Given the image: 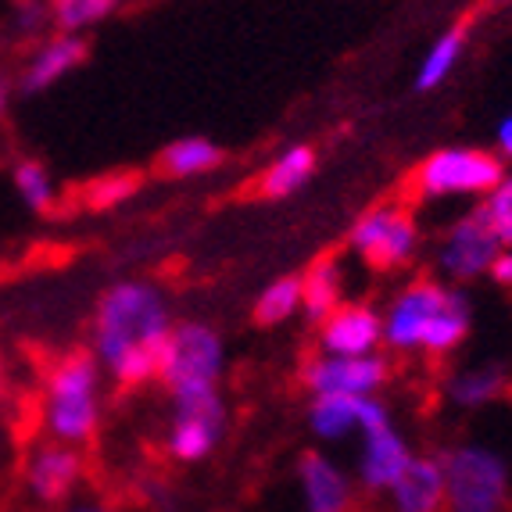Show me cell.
Masks as SVG:
<instances>
[{
	"mask_svg": "<svg viewBox=\"0 0 512 512\" xmlns=\"http://www.w3.org/2000/svg\"><path fill=\"white\" fill-rule=\"evenodd\" d=\"M169 330L172 308L162 287L147 280L111 283L90 319V355L119 387H144L147 380H158Z\"/></svg>",
	"mask_w": 512,
	"mask_h": 512,
	"instance_id": "cell-1",
	"label": "cell"
},
{
	"mask_svg": "<svg viewBox=\"0 0 512 512\" xmlns=\"http://www.w3.org/2000/svg\"><path fill=\"white\" fill-rule=\"evenodd\" d=\"M40 430L47 441L86 448L101 430V366L90 351H69L43 373Z\"/></svg>",
	"mask_w": 512,
	"mask_h": 512,
	"instance_id": "cell-2",
	"label": "cell"
},
{
	"mask_svg": "<svg viewBox=\"0 0 512 512\" xmlns=\"http://www.w3.org/2000/svg\"><path fill=\"white\" fill-rule=\"evenodd\" d=\"M444 505L452 512H505L509 505V470L491 448L462 444L441 455Z\"/></svg>",
	"mask_w": 512,
	"mask_h": 512,
	"instance_id": "cell-3",
	"label": "cell"
},
{
	"mask_svg": "<svg viewBox=\"0 0 512 512\" xmlns=\"http://www.w3.org/2000/svg\"><path fill=\"white\" fill-rule=\"evenodd\" d=\"M222 366H226V355H222V341L212 326L197 323V319L172 323L162 359H158V380L172 398L187 391L219 387Z\"/></svg>",
	"mask_w": 512,
	"mask_h": 512,
	"instance_id": "cell-4",
	"label": "cell"
},
{
	"mask_svg": "<svg viewBox=\"0 0 512 512\" xmlns=\"http://www.w3.org/2000/svg\"><path fill=\"white\" fill-rule=\"evenodd\" d=\"M505 180V162L480 147H441L416 169L423 197H487Z\"/></svg>",
	"mask_w": 512,
	"mask_h": 512,
	"instance_id": "cell-5",
	"label": "cell"
},
{
	"mask_svg": "<svg viewBox=\"0 0 512 512\" xmlns=\"http://www.w3.org/2000/svg\"><path fill=\"white\" fill-rule=\"evenodd\" d=\"M351 251L376 269V273H394L412 262L419 251V226L405 205H380L359 215L351 226Z\"/></svg>",
	"mask_w": 512,
	"mask_h": 512,
	"instance_id": "cell-6",
	"label": "cell"
},
{
	"mask_svg": "<svg viewBox=\"0 0 512 512\" xmlns=\"http://www.w3.org/2000/svg\"><path fill=\"white\" fill-rule=\"evenodd\" d=\"M176 412L169 427V455L176 462H201L215 452V444L226 434V405L219 387L176 394Z\"/></svg>",
	"mask_w": 512,
	"mask_h": 512,
	"instance_id": "cell-7",
	"label": "cell"
},
{
	"mask_svg": "<svg viewBox=\"0 0 512 512\" xmlns=\"http://www.w3.org/2000/svg\"><path fill=\"white\" fill-rule=\"evenodd\" d=\"M498 251H502V240L491 230V219H487L484 205H477L462 215L452 230H448V237L441 240V248H437V269H441L444 280L470 283L491 269Z\"/></svg>",
	"mask_w": 512,
	"mask_h": 512,
	"instance_id": "cell-8",
	"label": "cell"
},
{
	"mask_svg": "<svg viewBox=\"0 0 512 512\" xmlns=\"http://www.w3.org/2000/svg\"><path fill=\"white\" fill-rule=\"evenodd\" d=\"M448 294L452 287H441L434 280H416L409 283L398 298L391 301L384 316V344L394 351H423L427 333L434 330V323L441 319V312L448 308Z\"/></svg>",
	"mask_w": 512,
	"mask_h": 512,
	"instance_id": "cell-9",
	"label": "cell"
},
{
	"mask_svg": "<svg viewBox=\"0 0 512 512\" xmlns=\"http://www.w3.org/2000/svg\"><path fill=\"white\" fill-rule=\"evenodd\" d=\"M86 477V455L83 448H69L58 441H40L29 448L22 480H26L29 495L40 505H65L76 487Z\"/></svg>",
	"mask_w": 512,
	"mask_h": 512,
	"instance_id": "cell-10",
	"label": "cell"
},
{
	"mask_svg": "<svg viewBox=\"0 0 512 512\" xmlns=\"http://www.w3.org/2000/svg\"><path fill=\"white\" fill-rule=\"evenodd\" d=\"M391 366L380 355H359V359H337V355H319L301 369V384L319 394H348V398H369L387 384Z\"/></svg>",
	"mask_w": 512,
	"mask_h": 512,
	"instance_id": "cell-11",
	"label": "cell"
},
{
	"mask_svg": "<svg viewBox=\"0 0 512 512\" xmlns=\"http://www.w3.org/2000/svg\"><path fill=\"white\" fill-rule=\"evenodd\" d=\"M380 344H384V319L369 305H341L319 323L323 355L359 359V355H376Z\"/></svg>",
	"mask_w": 512,
	"mask_h": 512,
	"instance_id": "cell-12",
	"label": "cell"
},
{
	"mask_svg": "<svg viewBox=\"0 0 512 512\" xmlns=\"http://www.w3.org/2000/svg\"><path fill=\"white\" fill-rule=\"evenodd\" d=\"M387 409L376 398H348V394H319L308 405V427L316 430L323 441H344L351 434L384 423Z\"/></svg>",
	"mask_w": 512,
	"mask_h": 512,
	"instance_id": "cell-13",
	"label": "cell"
},
{
	"mask_svg": "<svg viewBox=\"0 0 512 512\" xmlns=\"http://www.w3.org/2000/svg\"><path fill=\"white\" fill-rule=\"evenodd\" d=\"M412 452L405 437L394 430L391 419L362 430V455H359V477L369 491H391L402 473L409 470Z\"/></svg>",
	"mask_w": 512,
	"mask_h": 512,
	"instance_id": "cell-14",
	"label": "cell"
},
{
	"mask_svg": "<svg viewBox=\"0 0 512 512\" xmlns=\"http://www.w3.org/2000/svg\"><path fill=\"white\" fill-rule=\"evenodd\" d=\"M90 54V43L83 40L79 33H58V36H47L33 47L29 54L26 69H22V94H43V90H51L54 83H61L65 76L79 69Z\"/></svg>",
	"mask_w": 512,
	"mask_h": 512,
	"instance_id": "cell-15",
	"label": "cell"
},
{
	"mask_svg": "<svg viewBox=\"0 0 512 512\" xmlns=\"http://www.w3.org/2000/svg\"><path fill=\"white\" fill-rule=\"evenodd\" d=\"M298 484L305 495V512H348L351 484L326 455L305 452L298 459Z\"/></svg>",
	"mask_w": 512,
	"mask_h": 512,
	"instance_id": "cell-16",
	"label": "cell"
},
{
	"mask_svg": "<svg viewBox=\"0 0 512 512\" xmlns=\"http://www.w3.org/2000/svg\"><path fill=\"white\" fill-rule=\"evenodd\" d=\"M394 512H444V470L434 455H412L409 470L391 487Z\"/></svg>",
	"mask_w": 512,
	"mask_h": 512,
	"instance_id": "cell-17",
	"label": "cell"
},
{
	"mask_svg": "<svg viewBox=\"0 0 512 512\" xmlns=\"http://www.w3.org/2000/svg\"><path fill=\"white\" fill-rule=\"evenodd\" d=\"M316 165H319L316 147H308V144L287 147V151L258 176V187H255L258 197H262V201H283V197L298 194V190L316 176Z\"/></svg>",
	"mask_w": 512,
	"mask_h": 512,
	"instance_id": "cell-18",
	"label": "cell"
},
{
	"mask_svg": "<svg viewBox=\"0 0 512 512\" xmlns=\"http://www.w3.org/2000/svg\"><path fill=\"white\" fill-rule=\"evenodd\" d=\"M344 305V269L337 255H323L301 273V312L312 323H323L333 308Z\"/></svg>",
	"mask_w": 512,
	"mask_h": 512,
	"instance_id": "cell-19",
	"label": "cell"
},
{
	"mask_svg": "<svg viewBox=\"0 0 512 512\" xmlns=\"http://www.w3.org/2000/svg\"><path fill=\"white\" fill-rule=\"evenodd\" d=\"M222 147L208 137H183L169 144L158 154V172L169 180H190V176H205L222 165Z\"/></svg>",
	"mask_w": 512,
	"mask_h": 512,
	"instance_id": "cell-20",
	"label": "cell"
},
{
	"mask_svg": "<svg viewBox=\"0 0 512 512\" xmlns=\"http://www.w3.org/2000/svg\"><path fill=\"white\" fill-rule=\"evenodd\" d=\"M452 402L462 409H484L491 402H502L512 394V373L505 366H477L470 373H459L448 384Z\"/></svg>",
	"mask_w": 512,
	"mask_h": 512,
	"instance_id": "cell-21",
	"label": "cell"
},
{
	"mask_svg": "<svg viewBox=\"0 0 512 512\" xmlns=\"http://www.w3.org/2000/svg\"><path fill=\"white\" fill-rule=\"evenodd\" d=\"M466 40H470V22H455L448 33H441L430 43L427 58H423V65H419V72H416L419 94H430V90H437L444 79L452 76L462 51H466Z\"/></svg>",
	"mask_w": 512,
	"mask_h": 512,
	"instance_id": "cell-22",
	"label": "cell"
},
{
	"mask_svg": "<svg viewBox=\"0 0 512 512\" xmlns=\"http://www.w3.org/2000/svg\"><path fill=\"white\" fill-rule=\"evenodd\" d=\"M11 183H15L22 205L33 208V212H51L58 205V187H54V176L47 172V165H40L36 158H18L11 165Z\"/></svg>",
	"mask_w": 512,
	"mask_h": 512,
	"instance_id": "cell-23",
	"label": "cell"
},
{
	"mask_svg": "<svg viewBox=\"0 0 512 512\" xmlns=\"http://www.w3.org/2000/svg\"><path fill=\"white\" fill-rule=\"evenodd\" d=\"M301 312V273L280 276L262 291L255 301V323L258 326H280Z\"/></svg>",
	"mask_w": 512,
	"mask_h": 512,
	"instance_id": "cell-24",
	"label": "cell"
},
{
	"mask_svg": "<svg viewBox=\"0 0 512 512\" xmlns=\"http://www.w3.org/2000/svg\"><path fill=\"white\" fill-rule=\"evenodd\" d=\"M119 4L122 0H47L58 33H83L86 26L104 22Z\"/></svg>",
	"mask_w": 512,
	"mask_h": 512,
	"instance_id": "cell-25",
	"label": "cell"
},
{
	"mask_svg": "<svg viewBox=\"0 0 512 512\" xmlns=\"http://www.w3.org/2000/svg\"><path fill=\"white\" fill-rule=\"evenodd\" d=\"M484 212L491 219V230L502 240V248H512V176L505 172V180L498 183L484 201Z\"/></svg>",
	"mask_w": 512,
	"mask_h": 512,
	"instance_id": "cell-26",
	"label": "cell"
},
{
	"mask_svg": "<svg viewBox=\"0 0 512 512\" xmlns=\"http://www.w3.org/2000/svg\"><path fill=\"white\" fill-rule=\"evenodd\" d=\"M140 187V176H133V172H115V176H104V180H97L94 187L86 190V201L94 208H111V205H122L126 197H133Z\"/></svg>",
	"mask_w": 512,
	"mask_h": 512,
	"instance_id": "cell-27",
	"label": "cell"
},
{
	"mask_svg": "<svg viewBox=\"0 0 512 512\" xmlns=\"http://www.w3.org/2000/svg\"><path fill=\"white\" fill-rule=\"evenodd\" d=\"M51 22V8H47V0H18L15 4V26L18 33L36 36L43 26Z\"/></svg>",
	"mask_w": 512,
	"mask_h": 512,
	"instance_id": "cell-28",
	"label": "cell"
},
{
	"mask_svg": "<svg viewBox=\"0 0 512 512\" xmlns=\"http://www.w3.org/2000/svg\"><path fill=\"white\" fill-rule=\"evenodd\" d=\"M491 280L498 283V287H505V291H512V248H502L498 251V258L491 262Z\"/></svg>",
	"mask_w": 512,
	"mask_h": 512,
	"instance_id": "cell-29",
	"label": "cell"
},
{
	"mask_svg": "<svg viewBox=\"0 0 512 512\" xmlns=\"http://www.w3.org/2000/svg\"><path fill=\"white\" fill-rule=\"evenodd\" d=\"M495 144H498V158L502 162H512V115H505L495 129Z\"/></svg>",
	"mask_w": 512,
	"mask_h": 512,
	"instance_id": "cell-30",
	"label": "cell"
},
{
	"mask_svg": "<svg viewBox=\"0 0 512 512\" xmlns=\"http://www.w3.org/2000/svg\"><path fill=\"white\" fill-rule=\"evenodd\" d=\"M11 104V79L0 72V119H4V111H8Z\"/></svg>",
	"mask_w": 512,
	"mask_h": 512,
	"instance_id": "cell-31",
	"label": "cell"
},
{
	"mask_svg": "<svg viewBox=\"0 0 512 512\" xmlns=\"http://www.w3.org/2000/svg\"><path fill=\"white\" fill-rule=\"evenodd\" d=\"M4 394H8V369H4V359H0V405H4Z\"/></svg>",
	"mask_w": 512,
	"mask_h": 512,
	"instance_id": "cell-32",
	"label": "cell"
},
{
	"mask_svg": "<svg viewBox=\"0 0 512 512\" xmlns=\"http://www.w3.org/2000/svg\"><path fill=\"white\" fill-rule=\"evenodd\" d=\"M65 512H108L104 505H90V502H83V505H72V509H65Z\"/></svg>",
	"mask_w": 512,
	"mask_h": 512,
	"instance_id": "cell-33",
	"label": "cell"
}]
</instances>
